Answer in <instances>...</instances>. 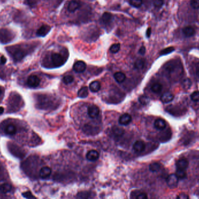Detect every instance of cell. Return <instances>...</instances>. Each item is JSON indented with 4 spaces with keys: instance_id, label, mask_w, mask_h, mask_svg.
<instances>
[{
    "instance_id": "obj_1",
    "label": "cell",
    "mask_w": 199,
    "mask_h": 199,
    "mask_svg": "<svg viewBox=\"0 0 199 199\" xmlns=\"http://www.w3.org/2000/svg\"><path fill=\"white\" fill-rule=\"evenodd\" d=\"M179 179L175 174L169 175L166 179V183L171 188H175L178 186Z\"/></svg>"
},
{
    "instance_id": "obj_2",
    "label": "cell",
    "mask_w": 199,
    "mask_h": 199,
    "mask_svg": "<svg viewBox=\"0 0 199 199\" xmlns=\"http://www.w3.org/2000/svg\"><path fill=\"white\" fill-rule=\"evenodd\" d=\"M100 110L97 106L95 105H91L89 107L87 110V114L91 118L94 119L97 118L98 116Z\"/></svg>"
},
{
    "instance_id": "obj_3",
    "label": "cell",
    "mask_w": 199,
    "mask_h": 199,
    "mask_svg": "<svg viewBox=\"0 0 199 199\" xmlns=\"http://www.w3.org/2000/svg\"><path fill=\"white\" fill-rule=\"evenodd\" d=\"M52 64L55 67H60L63 64V57L58 53H53L51 56Z\"/></svg>"
},
{
    "instance_id": "obj_4",
    "label": "cell",
    "mask_w": 199,
    "mask_h": 199,
    "mask_svg": "<svg viewBox=\"0 0 199 199\" xmlns=\"http://www.w3.org/2000/svg\"><path fill=\"white\" fill-rule=\"evenodd\" d=\"M40 79L36 75L30 76L27 80L28 85L31 87H36L40 84Z\"/></svg>"
},
{
    "instance_id": "obj_5",
    "label": "cell",
    "mask_w": 199,
    "mask_h": 199,
    "mask_svg": "<svg viewBox=\"0 0 199 199\" xmlns=\"http://www.w3.org/2000/svg\"><path fill=\"white\" fill-rule=\"evenodd\" d=\"M86 68V64L82 61H78L74 65V70L77 73L83 72Z\"/></svg>"
},
{
    "instance_id": "obj_6",
    "label": "cell",
    "mask_w": 199,
    "mask_h": 199,
    "mask_svg": "<svg viewBox=\"0 0 199 199\" xmlns=\"http://www.w3.org/2000/svg\"><path fill=\"white\" fill-rule=\"evenodd\" d=\"M146 144L143 141L137 140L133 145V149L137 153H141L145 150Z\"/></svg>"
},
{
    "instance_id": "obj_7",
    "label": "cell",
    "mask_w": 199,
    "mask_h": 199,
    "mask_svg": "<svg viewBox=\"0 0 199 199\" xmlns=\"http://www.w3.org/2000/svg\"><path fill=\"white\" fill-rule=\"evenodd\" d=\"M51 28L47 25H42L37 31V35L39 37H44L51 30Z\"/></svg>"
},
{
    "instance_id": "obj_8",
    "label": "cell",
    "mask_w": 199,
    "mask_h": 199,
    "mask_svg": "<svg viewBox=\"0 0 199 199\" xmlns=\"http://www.w3.org/2000/svg\"><path fill=\"white\" fill-rule=\"evenodd\" d=\"M189 162L188 160L186 159H178L176 162V166L177 169L185 170L188 168Z\"/></svg>"
},
{
    "instance_id": "obj_9",
    "label": "cell",
    "mask_w": 199,
    "mask_h": 199,
    "mask_svg": "<svg viewBox=\"0 0 199 199\" xmlns=\"http://www.w3.org/2000/svg\"><path fill=\"white\" fill-rule=\"evenodd\" d=\"M132 120V117L129 114H124L122 115L119 118V123L122 125H129Z\"/></svg>"
},
{
    "instance_id": "obj_10",
    "label": "cell",
    "mask_w": 199,
    "mask_h": 199,
    "mask_svg": "<svg viewBox=\"0 0 199 199\" xmlns=\"http://www.w3.org/2000/svg\"><path fill=\"white\" fill-rule=\"evenodd\" d=\"M100 156L99 153L94 150L89 151L86 154V159L90 161H95L98 159Z\"/></svg>"
},
{
    "instance_id": "obj_11",
    "label": "cell",
    "mask_w": 199,
    "mask_h": 199,
    "mask_svg": "<svg viewBox=\"0 0 199 199\" xmlns=\"http://www.w3.org/2000/svg\"><path fill=\"white\" fill-rule=\"evenodd\" d=\"M113 20V16L111 13L104 12L101 18V22L104 25H108Z\"/></svg>"
},
{
    "instance_id": "obj_12",
    "label": "cell",
    "mask_w": 199,
    "mask_h": 199,
    "mask_svg": "<svg viewBox=\"0 0 199 199\" xmlns=\"http://www.w3.org/2000/svg\"><path fill=\"white\" fill-rule=\"evenodd\" d=\"M51 174V169L48 166H44L40 169L39 175L42 179L48 178Z\"/></svg>"
},
{
    "instance_id": "obj_13",
    "label": "cell",
    "mask_w": 199,
    "mask_h": 199,
    "mask_svg": "<svg viewBox=\"0 0 199 199\" xmlns=\"http://www.w3.org/2000/svg\"><path fill=\"white\" fill-rule=\"evenodd\" d=\"M174 96L169 92H166L164 93L161 97V100L164 103H168L173 100Z\"/></svg>"
},
{
    "instance_id": "obj_14",
    "label": "cell",
    "mask_w": 199,
    "mask_h": 199,
    "mask_svg": "<svg viewBox=\"0 0 199 199\" xmlns=\"http://www.w3.org/2000/svg\"><path fill=\"white\" fill-rule=\"evenodd\" d=\"M80 6V5L79 2H78V1H75V0L71 1L68 5V10L70 12H74L78 9L79 8Z\"/></svg>"
},
{
    "instance_id": "obj_15",
    "label": "cell",
    "mask_w": 199,
    "mask_h": 199,
    "mask_svg": "<svg viewBox=\"0 0 199 199\" xmlns=\"http://www.w3.org/2000/svg\"><path fill=\"white\" fill-rule=\"evenodd\" d=\"M89 89L91 92H98L101 89L100 83L98 81H93L89 85Z\"/></svg>"
},
{
    "instance_id": "obj_16",
    "label": "cell",
    "mask_w": 199,
    "mask_h": 199,
    "mask_svg": "<svg viewBox=\"0 0 199 199\" xmlns=\"http://www.w3.org/2000/svg\"><path fill=\"white\" fill-rule=\"evenodd\" d=\"M154 127L159 130H164L166 127V122L162 119H157L156 120L154 123Z\"/></svg>"
},
{
    "instance_id": "obj_17",
    "label": "cell",
    "mask_w": 199,
    "mask_h": 199,
    "mask_svg": "<svg viewBox=\"0 0 199 199\" xmlns=\"http://www.w3.org/2000/svg\"><path fill=\"white\" fill-rule=\"evenodd\" d=\"M182 32L183 33V35L188 38L189 37H192L195 34V29L191 27V26H186L185 27L183 30H182Z\"/></svg>"
},
{
    "instance_id": "obj_18",
    "label": "cell",
    "mask_w": 199,
    "mask_h": 199,
    "mask_svg": "<svg viewBox=\"0 0 199 199\" xmlns=\"http://www.w3.org/2000/svg\"><path fill=\"white\" fill-rule=\"evenodd\" d=\"M5 132L9 135H13L16 132V127L13 124H9L5 127Z\"/></svg>"
},
{
    "instance_id": "obj_19",
    "label": "cell",
    "mask_w": 199,
    "mask_h": 199,
    "mask_svg": "<svg viewBox=\"0 0 199 199\" xmlns=\"http://www.w3.org/2000/svg\"><path fill=\"white\" fill-rule=\"evenodd\" d=\"M114 77L115 80L119 83H121L125 81V80L126 79V75L121 72H116L114 74Z\"/></svg>"
},
{
    "instance_id": "obj_20",
    "label": "cell",
    "mask_w": 199,
    "mask_h": 199,
    "mask_svg": "<svg viewBox=\"0 0 199 199\" xmlns=\"http://www.w3.org/2000/svg\"><path fill=\"white\" fill-rule=\"evenodd\" d=\"M88 94H89V91H88V89L87 87H81L78 91V96L81 98L87 97L88 96Z\"/></svg>"
},
{
    "instance_id": "obj_21",
    "label": "cell",
    "mask_w": 199,
    "mask_h": 199,
    "mask_svg": "<svg viewBox=\"0 0 199 199\" xmlns=\"http://www.w3.org/2000/svg\"><path fill=\"white\" fill-rule=\"evenodd\" d=\"M12 189V186L8 183H5L0 186V191L2 193H6L10 192Z\"/></svg>"
},
{
    "instance_id": "obj_22",
    "label": "cell",
    "mask_w": 199,
    "mask_h": 199,
    "mask_svg": "<svg viewBox=\"0 0 199 199\" xmlns=\"http://www.w3.org/2000/svg\"><path fill=\"white\" fill-rule=\"evenodd\" d=\"M161 168V165L158 162H153L149 165V169L153 172H158Z\"/></svg>"
},
{
    "instance_id": "obj_23",
    "label": "cell",
    "mask_w": 199,
    "mask_h": 199,
    "mask_svg": "<svg viewBox=\"0 0 199 199\" xmlns=\"http://www.w3.org/2000/svg\"><path fill=\"white\" fill-rule=\"evenodd\" d=\"M151 89L154 93H159L162 89V86L159 83H156L152 85Z\"/></svg>"
},
{
    "instance_id": "obj_24",
    "label": "cell",
    "mask_w": 199,
    "mask_h": 199,
    "mask_svg": "<svg viewBox=\"0 0 199 199\" xmlns=\"http://www.w3.org/2000/svg\"><path fill=\"white\" fill-rule=\"evenodd\" d=\"M129 4L133 7L138 8L142 6L143 4V0H129Z\"/></svg>"
},
{
    "instance_id": "obj_25",
    "label": "cell",
    "mask_w": 199,
    "mask_h": 199,
    "mask_svg": "<svg viewBox=\"0 0 199 199\" xmlns=\"http://www.w3.org/2000/svg\"><path fill=\"white\" fill-rule=\"evenodd\" d=\"M145 65V61L143 59H139L137 60L135 64V67L138 69H142L144 68Z\"/></svg>"
},
{
    "instance_id": "obj_26",
    "label": "cell",
    "mask_w": 199,
    "mask_h": 199,
    "mask_svg": "<svg viewBox=\"0 0 199 199\" xmlns=\"http://www.w3.org/2000/svg\"><path fill=\"white\" fill-rule=\"evenodd\" d=\"M175 175L178 178V179H183L186 177V172H185V170L177 169Z\"/></svg>"
},
{
    "instance_id": "obj_27",
    "label": "cell",
    "mask_w": 199,
    "mask_h": 199,
    "mask_svg": "<svg viewBox=\"0 0 199 199\" xmlns=\"http://www.w3.org/2000/svg\"><path fill=\"white\" fill-rule=\"evenodd\" d=\"M120 43L114 44L111 46L110 48V51L112 53L115 54L120 51Z\"/></svg>"
},
{
    "instance_id": "obj_28",
    "label": "cell",
    "mask_w": 199,
    "mask_h": 199,
    "mask_svg": "<svg viewBox=\"0 0 199 199\" xmlns=\"http://www.w3.org/2000/svg\"><path fill=\"white\" fill-rule=\"evenodd\" d=\"M139 102L143 104V105H146L147 104L149 101H150V99L148 97L146 96H142L139 97Z\"/></svg>"
},
{
    "instance_id": "obj_29",
    "label": "cell",
    "mask_w": 199,
    "mask_h": 199,
    "mask_svg": "<svg viewBox=\"0 0 199 199\" xmlns=\"http://www.w3.org/2000/svg\"><path fill=\"white\" fill-rule=\"evenodd\" d=\"M191 85H192V82H191V80L189 79L186 78V79H185L183 80L182 86H183V87H184L185 89H189L191 87Z\"/></svg>"
},
{
    "instance_id": "obj_30",
    "label": "cell",
    "mask_w": 199,
    "mask_h": 199,
    "mask_svg": "<svg viewBox=\"0 0 199 199\" xmlns=\"http://www.w3.org/2000/svg\"><path fill=\"white\" fill-rule=\"evenodd\" d=\"M113 133L117 136H121L123 133V129L120 128V127L115 126L113 128Z\"/></svg>"
},
{
    "instance_id": "obj_31",
    "label": "cell",
    "mask_w": 199,
    "mask_h": 199,
    "mask_svg": "<svg viewBox=\"0 0 199 199\" xmlns=\"http://www.w3.org/2000/svg\"><path fill=\"white\" fill-rule=\"evenodd\" d=\"M14 57L16 59L20 60L23 57V52L21 50H17L15 52Z\"/></svg>"
},
{
    "instance_id": "obj_32",
    "label": "cell",
    "mask_w": 199,
    "mask_h": 199,
    "mask_svg": "<svg viewBox=\"0 0 199 199\" xmlns=\"http://www.w3.org/2000/svg\"><path fill=\"white\" fill-rule=\"evenodd\" d=\"M74 80V78L72 75H67V76H65L63 78V81L66 84L71 83Z\"/></svg>"
},
{
    "instance_id": "obj_33",
    "label": "cell",
    "mask_w": 199,
    "mask_h": 199,
    "mask_svg": "<svg viewBox=\"0 0 199 199\" xmlns=\"http://www.w3.org/2000/svg\"><path fill=\"white\" fill-rule=\"evenodd\" d=\"M22 196L27 199H36V198L33 195V194L29 192V191H28V192H23L22 193Z\"/></svg>"
},
{
    "instance_id": "obj_34",
    "label": "cell",
    "mask_w": 199,
    "mask_h": 199,
    "mask_svg": "<svg viewBox=\"0 0 199 199\" xmlns=\"http://www.w3.org/2000/svg\"><path fill=\"white\" fill-rule=\"evenodd\" d=\"M174 51V48L172 47H168L166 48L165 49H164L163 50L161 51V55H165L167 54H169L172 51Z\"/></svg>"
},
{
    "instance_id": "obj_35",
    "label": "cell",
    "mask_w": 199,
    "mask_h": 199,
    "mask_svg": "<svg viewBox=\"0 0 199 199\" xmlns=\"http://www.w3.org/2000/svg\"><path fill=\"white\" fill-rule=\"evenodd\" d=\"M191 6L195 9L199 8V0H191L190 2Z\"/></svg>"
},
{
    "instance_id": "obj_36",
    "label": "cell",
    "mask_w": 199,
    "mask_h": 199,
    "mask_svg": "<svg viewBox=\"0 0 199 199\" xmlns=\"http://www.w3.org/2000/svg\"><path fill=\"white\" fill-rule=\"evenodd\" d=\"M191 99L193 101H199V91H195L191 94Z\"/></svg>"
},
{
    "instance_id": "obj_37",
    "label": "cell",
    "mask_w": 199,
    "mask_h": 199,
    "mask_svg": "<svg viewBox=\"0 0 199 199\" xmlns=\"http://www.w3.org/2000/svg\"><path fill=\"white\" fill-rule=\"evenodd\" d=\"M176 199H189V196L186 193H181L177 196Z\"/></svg>"
},
{
    "instance_id": "obj_38",
    "label": "cell",
    "mask_w": 199,
    "mask_h": 199,
    "mask_svg": "<svg viewBox=\"0 0 199 199\" xmlns=\"http://www.w3.org/2000/svg\"><path fill=\"white\" fill-rule=\"evenodd\" d=\"M163 0H154V5L157 8H160L163 5Z\"/></svg>"
},
{
    "instance_id": "obj_39",
    "label": "cell",
    "mask_w": 199,
    "mask_h": 199,
    "mask_svg": "<svg viewBox=\"0 0 199 199\" xmlns=\"http://www.w3.org/2000/svg\"><path fill=\"white\" fill-rule=\"evenodd\" d=\"M136 199H148V196L146 193H141L137 196Z\"/></svg>"
},
{
    "instance_id": "obj_40",
    "label": "cell",
    "mask_w": 199,
    "mask_h": 199,
    "mask_svg": "<svg viewBox=\"0 0 199 199\" xmlns=\"http://www.w3.org/2000/svg\"><path fill=\"white\" fill-rule=\"evenodd\" d=\"M39 1L40 0H28L29 4L32 6L36 5Z\"/></svg>"
},
{
    "instance_id": "obj_41",
    "label": "cell",
    "mask_w": 199,
    "mask_h": 199,
    "mask_svg": "<svg viewBox=\"0 0 199 199\" xmlns=\"http://www.w3.org/2000/svg\"><path fill=\"white\" fill-rule=\"evenodd\" d=\"M146 52V48L144 46H142L139 50V53L141 55H144Z\"/></svg>"
},
{
    "instance_id": "obj_42",
    "label": "cell",
    "mask_w": 199,
    "mask_h": 199,
    "mask_svg": "<svg viewBox=\"0 0 199 199\" xmlns=\"http://www.w3.org/2000/svg\"><path fill=\"white\" fill-rule=\"evenodd\" d=\"M152 34V29L151 28H149L147 30H146V36L147 38H150V36H151Z\"/></svg>"
},
{
    "instance_id": "obj_43",
    "label": "cell",
    "mask_w": 199,
    "mask_h": 199,
    "mask_svg": "<svg viewBox=\"0 0 199 199\" xmlns=\"http://www.w3.org/2000/svg\"><path fill=\"white\" fill-rule=\"evenodd\" d=\"M0 62L1 64H5L6 62V59L5 57H4V56H2L0 58Z\"/></svg>"
},
{
    "instance_id": "obj_44",
    "label": "cell",
    "mask_w": 199,
    "mask_h": 199,
    "mask_svg": "<svg viewBox=\"0 0 199 199\" xmlns=\"http://www.w3.org/2000/svg\"><path fill=\"white\" fill-rule=\"evenodd\" d=\"M196 74L199 77V64L196 67Z\"/></svg>"
},
{
    "instance_id": "obj_45",
    "label": "cell",
    "mask_w": 199,
    "mask_h": 199,
    "mask_svg": "<svg viewBox=\"0 0 199 199\" xmlns=\"http://www.w3.org/2000/svg\"><path fill=\"white\" fill-rule=\"evenodd\" d=\"M4 108L2 107H0V115H1V114L4 113Z\"/></svg>"
}]
</instances>
